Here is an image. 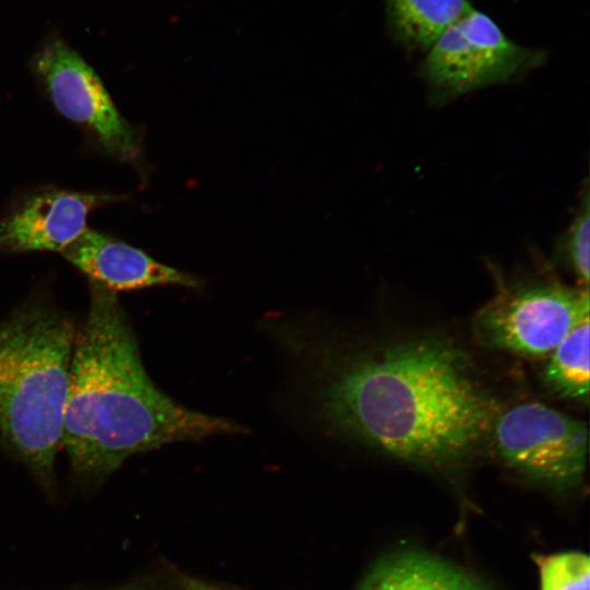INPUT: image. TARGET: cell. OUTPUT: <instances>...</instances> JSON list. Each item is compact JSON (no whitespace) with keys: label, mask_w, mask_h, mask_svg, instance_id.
<instances>
[{"label":"cell","mask_w":590,"mask_h":590,"mask_svg":"<svg viewBox=\"0 0 590 590\" xmlns=\"http://www.w3.org/2000/svg\"><path fill=\"white\" fill-rule=\"evenodd\" d=\"M316 415L332 433L427 467L459 463L488 439L500 411L465 353L412 338L345 352L315 332H291Z\"/></svg>","instance_id":"obj_1"},{"label":"cell","mask_w":590,"mask_h":590,"mask_svg":"<svg viewBox=\"0 0 590 590\" xmlns=\"http://www.w3.org/2000/svg\"><path fill=\"white\" fill-rule=\"evenodd\" d=\"M90 287L62 418L61 449L74 472L102 477L133 455L244 430L233 421L187 409L161 391L142 364L117 294L93 282Z\"/></svg>","instance_id":"obj_2"},{"label":"cell","mask_w":590,"mask_h":590,"mask_svg":"<svg viewBox=\"0 0 590 590\" xmlns=\"http://www.w3.org/2000/svg\"><path fill=\"white\" fill-rule=\"evenodd\" d=\"M76 330L64 314L42 304L0 322V448L46 486L61 450Z\"/></svg>","instance_id":"obj_3"},{"label":"cell","mask_w":590,"mask_h":590,"mask_svg":"<svg viewBox=\"0 0 590 590\" xmlns=\"http://www.w3.org/2000/svg\"><path fill=\"white\" fill-rule=\"evenodd\" d=\"M588 317L587 287L531 279L500 283L497 294L474 315L472 329L487 347L543 357Z\"/></svg>","instance_id":"obj_4"},{"label":"cell","mask_w":590,"mask_h":590,"mask_svg":"<svg viewBox=\"0 0 590 590\" xmlns=\"http://www.w3.org/2000/svg\"><path fill=\"white\" fill-rule=\"evenodd\" d=\"M544 60V51L516 43L473 8L427 48L420 72L433 99L444 102L519 79Z\"/></svg>","instance_id":"obj_5"},{"label":"cell","mask_w":590,"mask_h":590,"mask_svg":"<svg viewBox=\"0 0 590 590\" xmlns=\"http://www.w3.org/2000/svg\"><path fill=\"white\" fill-rule=\"evenodd\" d=\"M488 438L502 461L531 481L566 489L583 479L586 423L545 404L523 402L500 409Z\"/></svg>","instance_id":"obj_6"},{"label":"cell","mask_w":590,"mask_h":590,"mask_svg":"<svg viewBox=\"0 0 590 590\" xmlns=\"http://www.w3.org/2000/svg\"><path fill=\"white\" fill-rule=\"evenodd\" d=\"M56 108L86 127L111 154L135 161L141 154L137 130L120 115L94 70L70 47L55 42L36 59Z\"/></svg>","instance_id":"obj_7"},{"label":"cell","mask_w":590,"mask_h":590,"mask_svg":"<svg viewBox=\"0 0 590 590\" xmlns=\"http://www.w3.org/2000/svg\"><path fill=\"white\" fill-rule=\"evenodd\" d=\"M117 196L45 191L27 199L0 222V252H62L86 227L88 213Z\"/></svg>","instance_id":"obj_8"},{"label":"cell","mask_w":590,"mask_h":590,"mask_svg":"<svg viewBox=\"0 0 590 590\" xmlns=\"http://www.w3.org/2000/svg\"><path fill=\"white\" fill-rule=\"evenodd\" d=\"M61 253L90 282L116 294L161 285L199 290L204 284L193 274L158 262L139 248L88 228Z\"/></svg>","instance_id":"obj_9"},{"label":"cell","mask_w":590,"mask_h":590,"mask_svg":"<svg viewBox=\"0 0 590 590\" xmlns=\"http://www.w3.org/2000/svg\"><path fill=\"white\" fill-rule=\"evenodd\" d=\"M357 590H486L456 566L417 551H402L377 563Z\"/></svg>","instance_id":"obj_10"},{"label":"cell","mask_w":590,"mask_h":590,"mask_svg":"<svg viewBox=\"0 0 590 590\" xmlns=\"http://www.w3.org/2000/svg\"><path fill=\"white\" fill-rule=\"evenodd\" d=\"M473 8L469 0H386L393 38L408 50L424 52L446 27Z\"/></svg>","instance_id":"obj_11"},{"label":"cell","mask_w":590,"mask_h":590,"mask_svg":"<svg viewBox=\"0 0 590 590\" xmlns=\"http://www.w3.org/2000/svg\"><path fill=\"white\" fill-rule=\"evenodd\" d=\"M542 381L558 398L588 405L589 317L578 323L550 354L542 371Z\"/></svg>","instance_id":"obj_12"},{"label":"cell","mask_w":590,"mask_h":590,"mask_svg":"<svg viewBox=\"0 0 590 590\" xmlns=\"http://www.w3.org/2000/svg\"><path fill=\"white\" fill-rule=\"evenodd\" d=\"M589 241H590V204L589 192L583 197L576 214L558 241V258L568 267L579 282V286L589 284Z\"/></svg>","instance_id":"obj_13"},{"label":"cell","mask_w":590,"mask_h":590,"mask_svg":"<svg viewBox=\"0 0 590 590\" xmlns=\"http://www.w3.org/2000/svg\"><path fill=\"white\" fill-rule=\"evenodd\" d=\"M541 590H589V557L580 552L535 556Z\"/></svg>","instance_id":"obj_14"},{"label":"cell","mask_w":590,"mask_h":590,"mask_svg":"<svg viewBox=\"0 0 590 590\" xmlns=\"http://www.w3.org/2000/svg\"><path fill=\"white\" fill-rule=\"evenodd\" d=\"M185 590H222V589L198 581V580H188L186 581Z\"/></svg>","instance_id":"obj_15"}]
</instances>
